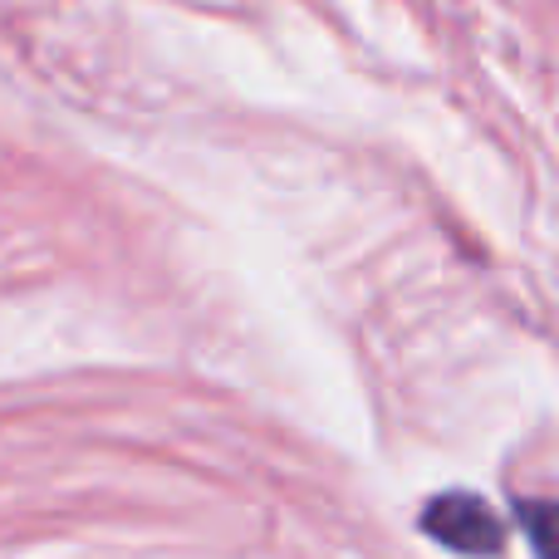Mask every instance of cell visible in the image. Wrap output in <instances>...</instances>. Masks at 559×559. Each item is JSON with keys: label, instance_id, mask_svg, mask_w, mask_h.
<instances>
[{"label": "cell", "instance_id": "obj_1", "mask_svg": "<svg viewBox=\"0 0 559 559\" xmlns=\"http://www.w3.org/2000/svg\"><path fill=\"white\" fill-rule=\"evenodd\" d=\"M423 531L437 535L447 550H462V555H496L506 545V531L496 521V511L481 501V496H437L432 506L423 511Z\"/></svg>", "mask_w": 559, "mask_h": 559}]
</instances>
